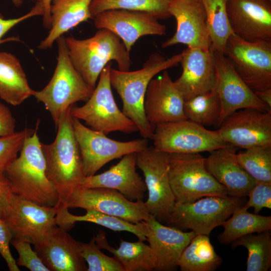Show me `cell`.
Returning <instances> with one entry per match:
<instances>
[{
	"instance_id": "6da1fadb",
	"label": "cell",
	"mask_w": 271,
	"mask_h": 271,
	"mask_svg": "<svg viewBox=\"0 0 271 271\" xmlns=\"http://www.w3.org/2000/svg\"><path fill=\"white\" fill-rule=\"evenodd\" d=\"M71 107L60 118L54 142L49 144L41 143L46 162V176L58 194V210L66 207L67 199L85 177L80 150L74 134Z\"/></svg>"
},
{
	"instance_id": "7a4b0ae2",
	"label": "cell",
	"mask_w": 271,
	"mask_h": 271,
	"mask_svg": "<svg viewBox=\"0 0 271 271\" xmlns=\"http://www.w3.org/2000/svg\"><path fill=\"white\" fill-rule=\"evenodd\" d=\"M182 57V52L169 58L155 53L139 70L120 71L112 67L110 69V84L122 100V111L136 124L144 139L152 140L155 128L148 121L144 110L149 84L157 74L180 63Z\"/></svg>"
},
{
	"instance_id": "3957f363",
	"label": "cell",
	"mask_w": 271,
	"mask_h": 271,
	"mask_svg": "<svg viewBox=\"0 0 271 271\" xmlns=\"http://www.w3.org/2000/svg\"><path fill=\"white\" fill-rule=\"evenodd\" d=\"M39 120L33 134L25 141L20 155L5 174L14 193L40 206L56 207L58 194L46 173V162L38 135Z\"/></svg>"
},
{
	"instance_id": "277c9868",
	"label": "cell",
	"mask_w": 271,
	"mask_h": 271,
	"mask_svg": "<svg viewBox=\"0 0 271 271\" xmlns=\"http://www.w3.org/2000/svg\"><path fill=\"white\" fill-rule=\"evenodd\" d=\"M65 41L73 65L93 89L102 71L112 60L117 63L119 70H129V53L121 39L107 29H99L94 36L86 39L68 37Z\"/></svg>"
},
{
	"instance_id": "5b68a950",
	"label": "cell",
	"mask_w": 271,
	"mask_h": 271,
	"mask_svg": "<svg viewBox=\"0 0 271 271\" xmlns=\"http://www.w3.org/2000/svg\"><path fill=\"white\" fill-rule=\"evenodd\" d=\"M58 44L57 65L48 84L34 96L42 102L57 127L64 113L78 101H86L94 89L89 86L73 65L68 54L65 38L62 36Z\"/></svg>"
},
{
	"instance_id": "8992f818",
	"label": "cell",
	"mask_w": 271,
	"mask_h": 271,
	"mask_svg": "<svg viewBox=\"0 0 271 271\" xmlns=\"http://www.w3.org/2000/svg\"><path fill=\"white\" fill-rule=\"evenodd\" d=\"M169 154L170 183L176 203L228 195L226 188L209 172L206 158L199 153Z\"/></svg>"
},
{
	"instance_id": "52a82bcc",
	"label": "cell",
	"mask_w": 271,
	"mask_h": 271,
	"mask_svg": "<svg viewBox=\"0 0 271 271\" xmlns=\"http://www.w3.org/2000/svg\"><path fill=\"white\" fill-rule=\"evenodd\" d=\"M112 62L104 68L90 98L81 106L74 104L72 117L83 120L91 129L108 134L113 131L130 133L138 131L136 124L118 107L111 90L110 71Z\"/></svg>"
},
{
	"instance_id": "ba28073f",
	"label": "cell",
	"mask_w": 271,
	"mask_h": 271,
	"mask_svg": "<svg viewBox=\"0 0 271 271\" xmlns=\"http://www.w3.org/2000/svg\"><path fill=\"white\" fill-rule=\"evenodd\" d=\"M223 55L254 92L271 88V42H251L233 33Z\"/></svg>"
},
{
	"instance_id": "9c48e42d",
	"label": "cell",
	"mask_w": 271,
	"mask_h": 271,
	"mask_svg": "<svg viewBox=\"0 0 271 271\" xmlns=\"http://www.w3.org/2000/svg\"><path fill=\"white\" fill-rule=\"evenodd\" d=\"M242 204L241 198L230 195L205 197L188 203H176L166 223L180 230L189 229L196 234L209 236Z\"/></svg>"
},
{
	"instance_id": "30bf717a",
	"label": "cell",
	"mask_w": 271,
	"mask_h": 271,
	"mask_svg": "<svg viewBox=\"0 0 271 271\" xmlns=\"http://www.w3.org/2000/svg\"><path fill=\"white\" fill-rule=\"evenodd\" d=\"M148 192L145 202L149 213L161 222H166L176 204L169 179V153L147 147L136 153Z\"/></svg>"
},
{
	"instance_id": "8fae6325",
	"label": "cell",
	"mask_w": 271,
	"mask_h": 271,
	"mask_svg": "<svg viewBox=\"0 0 271 271\" xmlns=\"http://www.w3.org/2000/svg\"><path fill=\"white\" fill-rule=\"evenodd\" d=\"M152 140L156 150L169 154L210 152L231 145L222 140L217 130L189 119L156 125Z\"/></svg>"
},
{
	"instance_id": "7c38bea8",
	"label": "cell",
	"mask_w": 271,
	"mask_h": 271,
	"mask_svg": "<svg viewBox=\"0 0 271 271\" xmlns=\"http://www.w3.org/2000/svg\"><path fill=\"white\" fill-rule=\"evenodd\" d=\"M72 123L82 159L85 177L95 173L110 161L139 152L148 147L146 139L120 142L85 126L80 120L72 117Z\"/></svg>"
},
{
	"instance_id": "4fadbf2b",
	"label": "cell",
	"mask_w": 271,
	"mask_h": 271,
	"mask_svg": "<svg viewBox=\"0 0 271 271\" xmlns=\"http://www.w3.org/2000/svg\"><path fill=\"white\" fill-rule=\"evenodd\" d=\"M65 207L94 210L133 223L150 216L143 200L130 201L118 191L106 188L79 186L67 199Z\"/></svg>"
},
{
	"instance_id": "5bb4252c",
	"label": "cell",
	"mask_w": 271,
	"mask_h": 271,
	"mask_svg": "<svg viewBox=\"0 0 271 271\" xmlns=\"http://www.w3.org/2000/svg\"><path fill=\"white\" fill-rule=\"evenodd\" d=\"M217 130L222 140L236 148L271 146V112L238 110L225 118Z\"/></svg>"
},
{
	"instance_id": "9a60e30c",
	"label": "cell",
	"mask_w": 271,
	"mask_h": 271,
	"mask_svg": "<svg viewBox=\"0 0 271 271\" xmlns=\"http://www.w3.org/2000/svg\"><path fill=\"white\" fill-rule=\"evenodd\" d=\"M215 52L216 82L215 91L218 95L221 113L217 124L220 125L228 116L244 108L271 112L235 72L223 54Z\"/></svg>"
},
{
	"instance_id": "2e32d148",
	"label": "cell",
	"mask_w": 271,
	"mask_h": 271,
	"mask_svg": "<svg viewBox=\"0 0 271 271\" xmlns=\"http://www.w3.org/2000/svg\"><path fill=\"white\" fill-rule=\"evenodd\" d=\"M56 207L40 206L15 194L4 221L13 238L34 244L57 225Z\"/></svg>"
},
{
	"instance_id": "e0dca14e",
	"label": "cell",
	"mask_w": 271,
	"mask_h": 271,
	"mask_svg": "<svg viewBox=\"0 0 271 271\" xmlns=\"http://www.w3.org/2000/svg\"><path fill=\"white\" fill-rule=\"evenodd\" d=\"M168 11L176 19L177 29L174 35L163 43L162 48L178 44L191 48H211L206 13L201 0H170Z\"/></svg>"
},
{
	"instance_id": "ac0fdd59",
	"label": "cell",
	"mask_w": 271,
	"mask_h": 271,
	"mask_svg": "<svg viewBox=\"0 0 271 271\" xmlns=\"http://www.w3.org/2000/svg\"><path fill=\"white\" fill-rule=\"evenodd\" d=\"M93 19L96 29H107L115 34L129 53L140 38L163 36L166 31L165 25L151 15L142 12L110 10L98 14Z\"/></svg>"
},
{
	"instance_id": "d6986e66",
	"label": "cell",
	"mask_w": 271,
	"mask_h": 271,
	"mask_svg": "<svg viewBox=\"0 0 271 271\" xmlns=\"http://www.w3.org/2000/svg\"><path fill=\"white\" fill-rule=\"evenodd\" d=\"M227 12L234 34L251 42H271V1L227 0Z\"/></svg>"
},
{
	"instance_id": "ffe728a7",
	"label": "cell",
	"mask_w": 271,
	"mask_h": 271,
	"mask_svg": "<svg viewBox=\"0 0 271 271\" xmlns=\"http://www.w3.org/2000/svg\"><path fill=\"white\" fill-rule=\"evenodd\" d=\"M182 53V73L174 82L184 100L214 90L216 82L214 51L211 48L187 47Z\"/></svg>"
},
{
	"instance_id": "44dd1931",
	"label": "cell",
	"mask_w": 271,
	"mask_h": 271,
	"mask_svg": "<svg viewBox=\"0 0 271 271\" xmlns=\"http://www.w3.org/2000/svg\"><path fill=\"white\" fill-rule=\"evenodd\" d=\"M33 245L50 271H87L81 254L80 242L57 225Z\"/></svg>"
},
{
	"instance_id": "7402d4cb",
	"label": "cell",
	"mask_w": 271,
	"mask_h": 271,
	"mask_svg": "<svg viewBox=\"0 0 271 271\" xmlns=\"http://www.w3.org/2000/svg\"><path fill=\"white\" fill-rule=\"evenodd\" d=\"M185 100L168 72L153 78L148 86L144 100L146 117L152 125L187 119Z\"/></svg>"
},
{
	"instance_id": "603a6c76",
	"label": "cell",
	"mask_w": 271,
	"mask_h": 271,
	"mask_svg": "<svg viewBox=\"0 0 271 271\" xmlns=\"http://www.w3.org/2000/svg\"><path fill=\"white\" fill-rule=\"evenodd\" d=\"M146 237L156 259V270L169 271L178 266L181 255L196 235L192 230L184 232L171 226H166L150 215L144 221Z\"/></svg>"
},
{
	"instance_id": "cb8c5ba5",
	"label": "cell",
	"mask_w": 271,
	"mask_h": 271,
	"mask_svg": "<svg viewBox=\"0 0 271 271\" xmlns=\"http://www.w3.org/2000/svg\"><path fill=\"white\" fill-rule=\"evenodd\" d=\"M136 153L121 160L101 174L85 177L80 186L116 190L130 201L143 200L147 191L144 180L136 171Z\"/></svg>"
},
{
	"instance_id": "d4e9b609",
	"label": "cell",
	"mask_w": 271,
	"mask_h": 271,
	"mask_svg": "<svg viewBox=\"0 0 271 271\" xmlns=\"http://www.w3.org/2000/svg\"><path fill=\"white\" fill-rule=\"evenodd\" d=\"M236 148L229 145L212 151L206 158L209 172L228 192V195L242 198L247 196L256 181L239 164Z\"/></svg>"
},
{
	"instance_id": "484cf974",
	"label": "cell",
	"mask_w": 271,
	"mask_h": 271,
	"mask_svg": "<svg viewBox=\"0 0 271 271\" xmlns=\"http://www.w3.org/2000/svg\"><path fill=\"white\" fill-rule=\"evenodd\" d=\"M92 0H52L51 6V26L47 36L40 43L39 49L52 47L54 42L65 33L79 24L93 19L90 12Z\"/></svg>"
},
{
	"instance_id": "4316f807",
	"label": "cell",
	"mask_w": 271,
	"mask_h": 271,
	"mask_svg": "<svg viewBox=\"0 0 271 271\" xmlns=\"http://www.w3.org/2000/svg\"><path fill=\"white\" fill-rule=\"evenodd\" d=\"M106 232L99 230L94 236L100 249L111 253L122 265L124 271H151L155 270L156 259L154 253L150 246L139 240L129 242L120 239L119 246L114 248L108 243Z\"/></svg>"
},
{
	"instance_id": "83f0119b",
	"label": "cell",
	"mask_w": 271,
	"mask_h": 271,
	"mask_svg": "<svg viewBox=\"0 0 271 271\" xmlns=\"http://www.w3.org/2000/svg\"><path fill=\"white\" fill-rule=\"evenodd\" d=\"M19 60L13 54L0 52V98L17 106L34 96Z\"/></svg>"
},
{
	"instance_id": "f1b7e54d",
	"label": "cell",
	"mask_w": 271,
	"mask_h": 271,
	"mask_svg": "<svg viewBox=\"0 0 271 271\" xmlns=\"http://www.w3.org/2000/svg\"><path fill=\"white\" fill-rule=\"evenodd\" d=\"M83 215L71 214L67 207L58 210L56 217V224L68 231L71 229L76 222L84 221L93 223L114 231H125L134 234L139 240H147L146 226L144 221L136 223L127 221L121 218L105 214L94 210H86Z\"/></svg>"
},
{
	"instance_id": "f546056e",
	"label": "cell",
	"mask_w": 271,
	"mask_h": 271,
	"mask_svg": "<svg viewBox=\"0 0 271 271\" xmlns=\"http://www.w3.org/2000/svg\"><path fill=\"white\" fill-rule=\"evenodd\" d=\"M222 262L209 236L196 234L183 251L178 262L181 271H212Z\"/></svg>"
},
{
	"instance_id": "4dcf8cb0",
	"label": "cell",
	"mask_w": 271,
	"mask_h": 271,
	"mask_svg": "<svg viewBox=\"0 0 271 271\" xmlns=\"http://www.w3.org/2000/svg\"><path fill=\"white\" fill-rule=\"evenodd\" d=\"M247 210L243 205L237 208L223 222L224 230L217 237L221 244H227L244 235L271 230V216L251 213Z\"/></svg>"
},
{
	"instance_id": "1f68e13d",
	"label": "cell",
	"mask_w": 271,
	"mask_h": 271,
	"mask_svg": "<svg viewBox=\"0 0 271 271\" xmlns=\"http://www.w3.org/2000/svg\"><path fill=\"white\" fill-rule=\"evenodd\" d=\"M201 1L206 13L211 49L223 54L227 39L233 34L227 16V0Z\"/></svg>"
},
{
	"instance_id": "d6a6232c",
	"label": "cell",
	"mask_w": 271,
	"mask_h": 271,
	"mask_svg": "<svg viewBox=\"0 0 271 271\" xmlns=\"http://www.w3.org/2000/svg\"><path fill=\"white\" fill-rule=\"evenodd\" d=\"M270 230L244 235L232 242L235 248L243 246L248 251L246 271H267L271 266Z\"/></svg>"
},
{
	"instance_id": "836d02e7",
	"label": "cell",
	"mask_w": 271,
	"mask_h": 271,
	"mask_svg": "<svg viewBox=\"0 0 271 271\" xmlns=\"http://www.w3.org/2000/svg\"><path fill=\"white\" fill-rule=\"evenodd\" d=\"M170 0H92L90 14L93 18L110 10H125L148 13L158 20L171 17L168 8Z\"/></svg>"
},
{
	"instance_id": "e575fe53",
	"label": "cell",
	"mask_w": 271,
	"mask_h": 271,
	"mask_svg": "<svg viewBox=\"0 0 271 271\" xmlns=\"http://www.w3.org/2000/svg\"><path fill=\"white\" fill-rule=\"evenodd\" d=\"M184 109L187 119L203 126H216L221 113V104L214 90L185 100Z\"/></svg>"
},
{
	"instance_id": "d590c367",
	"label": "cell",
	"mask_w": 271,
	"mask_h": 271,
	"mask_svg": "<svg viewBox=\"0 0 271 271\" xmlns=\"http://www.w3.org/2000/svg\"><path fill=\"white\" fill-rule=\"evenodd\" d=\"M242 168L256 182L271 183V146H257L236 154Z\"/></svg>"
},
{
	"instance_id": "8d00e7d4",
	"label": "cell",
	"mask_w": 271,
	"mask_h": 271,
	"mask_svg": "<svg viewBox=\"0 0 271 271\" xmlns=\"http://www.w3.org/2000/svg\"><path fill=\"white\" fill-rule=\"evenodd\" d=\"M80 251L88 265L87 271H124L116 258L101 251L94 237L87 243L80 242Z\"/></svg>"
},
{
	"instance_id": "74e56055",
	"label": "cell",
	"mask_w": 271,
	"mask_h": 271,
	"mask_svg": "<svg viewBox=\"0 0 271 271\" xmlns=\"http://www.w3.org/2000/svg\"><path fill=\"white\" fill-rule=\"evenodd\" d=\"M35 129L26 127L21 131L0 137V174L5 173L17 158L25 140L33 134Z\"/></svg>"
},
{
	"instance_id": "f35d334b",
	"label": "cell",
	"mask_w": 271,
	"mask_h": 271,
	"mask_svg": "<svg viewBox=\"0 0 271 271\" xmlns=\"http://www.w3.org/2000/svg\"><path fill=\"white\" fill-rule=\"evenodd\" d=\"M11 243L19 254V258L16 261L18 265L26 267L31 271H50L36 252L32 249L30 242L13 238Z\"/></svg>"
},
{
	"instance_id": "ab89813d",
	"label": "cell",
	"mask_w": 271,
	"mask_h": 271,
	"mask_svg": "<svg viewBox=\"0 0 271 271\" xmlns=\"http://www.w3.org/2000/svg\"><path fill=\"white\" fill-rule=\"evenodd\" d=\"M247 196L248 201L243 206L253 207L254 213L258 214L263 208L271 209V183L256 182Z\"/></svg>"
},
{
	"instance_id": "60d3db41",
	"label": "cell",
	"mask_w": 271,
	"mask_h": 271,
	"mask_svg": "<svg viewBox=\"0 0 271 271\" xmlns=\"http://www.w3.org/2000/svg\"><path fill=\"white\" fill-rule=\"evenodd\" d=\"M13 238V234L8 225L4 220L0 219V254L6 261L9 270L20 271L10 248Z\"/></svg>"
},
{
	"instance_id": "b9f144b4",
	"label": "cell",
	"mask_w": 271,
	"mask_h": 271,
	"mask_svg": "<svg viewBox=\"0 0 271 271\" xmlns=\"http://www.w3.org/2000/svg\"><path fill=\"white\" fill-rule=\"evenodd\" d=\"M44 14V6L41 1H38L36 5L31 11L24 16L17 18L9 19H5L0 18V44L8 40L18 41L19 38L15 37L13 38H10L8 39L4 40H2V38L9 30L21 22L34 16H43Z\"/></svg>"
},
{
	"instance_id": "7bdbcfd3",
	"label": "cell",
	"mask_w": 271,
	"mask_h": 271,
	"mask_svg": "<svg viewBox=\"0 0 271 271\" xmlns=\"http://www.w3.org/2000/svg\"><path fill=\"white\" fill-rule=\"evenodd\" d=\"M14 195L5 174H0V219L4 220Z\"/></svg>"
},
{
	"instance_id": "ee69618b",
	"label": "cell",
	"mask_w": 271,
	"mask_h": 271,
	"mask_svg": "<svg viewBox=\"0 0 271 271\" xmlns=\"http://www.w3.org/2000/svg\"><path fill=\"white\" fill-rule=\"evenodd\" d=\"M16 120L9 108L0 101V137L15 132Z\"/></svg>"
},
{
	"instance_id": "f6af8a7d",
	"label": "cell",
	"mask_w": 271,
	"mask_h": 271,
	"mask_svg": "<svg viewBox=\"0 0 271 271\" xmlns=\"http://www.w3.org/2000/svg\"><path fill=\"white\" fill-rule=\"evenodd\" d=\"M44 7L43 25L47 29H50L51 26V6L52 0H41Z\"/></svg>"
},
{
	"instance_id": "bcb514c9",
	"label": "cell",
	"mask_w": 271,
	"mask_h": 271,
	"mask_svg": "<svg viewBox=\"0 0 271 271\" xmlns=\"http://www.w3.org/2000/svg\"><path fill=\"white\" fill-rule=\"evenodd\" d=\"M255 95L271 109V88L254 92Z\"/></svg>"
},
{
	"instance_id": "7dc6e473",
	"label": "cell",
	"mask_w": 271,
	"mask_h": 271,
	"mask_svg": "<svg viewBox=\"0 0 271 271\" xmlns=\"http://www.w3.org/2000/svg\"><path fill=\"white\" fill-rule=\"evenodd\" d=\"M13 3H14V4L15 5V6L16 7H19L20 6L22 3H23V1L22 0H12ZM31 1H33V0H31ZM38 1H41V0H36Z\"/></svg>"
},
{
	"instance_id": "c3c4849f",
	"label": "cell",
	"mask_w": 271,
	"mask_h": 271,
	"mask_svg": "<svg viewBox=\"0 0 271 271\" xmlns=\"http://www.w3.org/2000/svg\"><path fill=\"white\" fill-rule=\"evenodd\" d=\"M269 1H271V0H269Z\"/></svg>"
}]
</instances>
